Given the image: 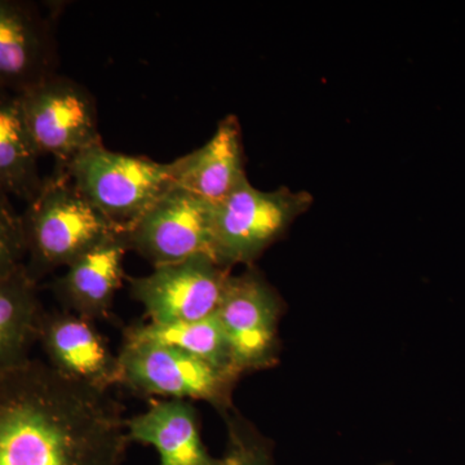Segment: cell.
<instances>
[{"label":"cell","mask_w":465,"mask_h":465,"mask_svg":"<svg viewBox=\"0 0 465 465\" xmlns=\"http://www.w3.org/2000/svg\"><path fill=\"white\" fill-rule=\"evenodd\" d=\"M125 420L109 391L29 361L0 378V465H122Z\"/></svg>","instance_id":"cell-1"},{"label":"cell","mask_w":465,"mask_h":465,"mask_svg":"<svg viewBox=\"0 0 465 465\" xmlns=\"http://www.w3.org/2000/svg\"><path fill=\"white\" fill-rule=\"evenodd\" d=\"M20 219L25 268L38 283L118 232L85 200L65 171L57 167L43 180L41 191L27 203Z\"/></svg>","instance_id":"cell-2"},{"label":"cell","mask_w":465,"mask_h":465,"mask_svg":"<svg viewBox=\"0 0 465 465\" xmlns=\"http://www.w3.org/2000/svg\"><path fill=\"white\" fill-rule=\"evenodd\" d=\"M63 168L85 200L125 232L173 186V164L143 155L112 152L105 146L85 150Z\"/></svg>","instance_id":"cell-3"},{"label":"cell","mask_w":465,"mask_h":465,"mask_svg":"<svg viewBox=\"0 0 465 465\" xmlns=\"http://www.w3.org/2000/svg\"><path fill=\"white\" fill-rule=\"evenodd\" d=\"M313 204L311 193L253 188L249 180L215 204L213 260L224 268L252 265Z\"/></svg>","instance_id":"cell-4"},{"label":"cell","mask_w":465,"mask_h":465,"mask_svg":"<svg viewBox=\"0 0 465 465\" xmlns=\"http://www.w3.org/2000/svg\"><path fill=\"white\" fill-rule=\"evenodd\" d=\"M116 356L119 385L134 394L191 402L204 401L220 414L232 407V390L241 376L200 358L157 342L125 339Z\"/></svg>","instance_id":"cell-5"},{"label":"cell","mask_w":465,"mask_h":465,"mask_svg":"<svg viewBox=\"0 0 465 465\" xmlns=\"http://www.w3.org/2000/svg\"><path fill=\"white\" fill-rule=\"evenodd\" d=\"M21 109L41 155L65 167L85 150L104 145L96 101L69 76L54 74L18 94Z\"/></svg>","instance_id":"cell-6"},{"label":"cell","mask_w":465,"mask_h":465,"mask_svg":"<svg viewBox=\"0 0 465 465\" xmlns=\"http://www.w3.org/2000/svg\"><path fill=\"white\" fill-rule=\"evenodd\" d=\"M283 307L277 291L253 266L229 277L216 317L231 349L232 367L241 376L277 365Z\"/></svg>","instance_id":"cell-7"},{"label":"cell","mask_w":465,"mask_h":465,"mask_svg":"<svg viewBox=\"0 0 465 465\" xmlns=\"http://www.w3.org/2000/svg\"><path fill=\"white\" fill-rule=\"evenodd\" d=\"M215 204L173 186L124 232L128 250L154 268L208 256L213 260Z\"/></svg>","instance_id":"cell-8"},{"label":"cell","mask_w":465,"mask_h":465,"mask_svg":"<svg viewBox=\"0 0 465 465\" xmlns=\"http://www.w3.org/2000/svg\"><path fill=\"white\" fill-rule=\"evenodd\" d=\"M231 269L208 256L162 265L143 277L128 278L133 299L143 305L150 322H193L213 317Z\"/></svg>","instance_id":"cell-9"},{"label":"cell","mask_w":465,"mask_h":465,"mask_svg":"<svg viewBox=\"0 0 465 465\" xmlns=\"http://www.w3.org/2000/svg\"><path fill=\"white\" fill-rule=\"evenodd\" d=\"M51 15L25 0H0V91L21 94L57 74Z\"/></svg>","instance_id":"cell-10"},{"label":"cell","mask_w":465,"mask_h":465,"mask_svg":"<svg viewBox=\"0 0 465 465\" xmlns=\"http://www.w3.org/2000/svg\"><path fill=\"white\" fill-rule=\"evenodd\" d=\"M38 342L47 365L67 381L103 391L119 385L118 356L94 321L67 311H45Z\"/></svg>","instance_id":"cell-11"},{"label":"cell","mask_w":465,"mask_h":465,"mask_svg":"<svg viewBox=\"0 0 465 465\" xmlns=\"http://www.w3.org/2000/svg\"><path fill=\"white\" fill-rule=\"evenodd\" d=\"M128 251L124 232H113L67 266L65 273L52 283L64 311L91 321L108 317L124 283Z\"/></svg>","instance_id":"cell-12"},{"label":"cell","mask_w":465,"mask_h":465,"mask_svg":"<svg viewBox=\"0 0 465 465\" xmlns=\"http://www.w3.org/2000/svg\"><path fill=\"white\" fill-rule=\"evenodd\" d=\"M242 140L237 116H225L203 146L171 162L173 186L213 204L224 201L249 180Z\"/></svg>","instance_id":"cell-13"},{"label":"cell","mask_w":465,"mask_h":465,"mask_svg":"<svg viewBox=\"0 0 465 465\" xmlns=\"http://www.w3.org/2000/svg\"><path fill=\"white\" fill-rule=\"evenodd\" d=\"M125 428L130 442L157 450L159 465H215L191 401L152 400L146 411L125 420Z\"/></svg>","instance_id":"cell-14"},{"label":"cell","mask_w":465,"mask_h":465,"mask_svg":"<svg viewBox=\"0 0 465 465\" xmlns=\"http://www.w3.org/2000/svg\"><path fill=\"white\" fill-rule=\"evenodd\" d=\"M45 309L25 264L0 280V378L32 361Z\"/></svg>","instance_id":"cell-15"},{"label":"cell","mask_w":465,"mask_h":465,"mask_svg":"<svg viewBox=\"0 0 465 465\" xmlns=\"http://www.w3.org/2000/svg\"><path fill=\"white\" fill-rule=\"evenodd\" d=\"M41 153L34 143L17 94L0 91V188L32 202L41 191Z\"/></svg>","instance_id":"cell-16"},{"label":"cell","mask_w":465,"mask_h":465,"mask_svg":"<svg viewBox=\"0 0 465 465\" xmlns=\"http://www.w3.org/2000/svg\"><path fill=\"white\" fill-rule=\"evenodd\" d=\"M124 339L167 345L241 376L232 367L231 349L216 314L193 322L134 324L124 330Z\"/></svg>","instance_id":"cell-17"},{"label":"cell","mask_w":465,"mask_h":465,"mask_svg":"<svg viewBox=\"0 0 465 465\" xmlns=\"http://www.w3.org/2000/svg\"><path fill=\"white\" fill-rule=\"evenodd\" d=\"M226 448L215 465H274L273 443L235 409L224 414Z\"/></svg>","instance_id":"cell-18"},{"label":"cell","mask_w":465,"mask_h":465,"mask_svg":"<svg viewBox=\"0 0 465 465\" xmlns=\"http://www.w3.org/2000/svg\"><path fill=\"white\" fill-rule=\"evenodd\" d=\"M25 256L20 213H0V280L25 264Z\"/></svg>","instance_id":"cell-19"},{"label":"cell","mask_w":465,"mask_h":465,"mask_svg":"<svg viewBox=\"0 0 465 465\" xmlns=\"http://www.w3.org/2000/svg\"><path fill=\"white\" fill-rule=\"evenodd\" d=\"M0 213H5V215H16V210L12 206L11 200L7 193L0 188Z\"/></svg>","instance_id":"cell-20"}]
</instances>
